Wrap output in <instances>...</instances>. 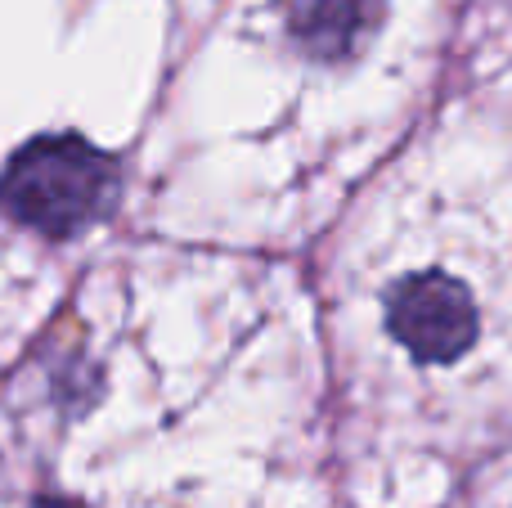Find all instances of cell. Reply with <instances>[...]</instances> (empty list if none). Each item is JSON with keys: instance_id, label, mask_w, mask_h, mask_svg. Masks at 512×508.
Returning a JSON list of instances; mask_svg holds the SVG:
<instances>
[{"instance_id": "1", "label": "cell", "mask_w": 512, "mask_h": 508, "mask_svg": "<svg viewBox=\"0 0 512 508\" xmlns=\"http://www.w3.org/2000/svg\"><path fill=\"white\" fill-rule=\"evenodd\" d=\"M328 347L364 473L512 504V77L463 95L355 212Z\"/></svg>"}, {"instance_id": "2", "label": "cell", "mask_w": 512, "mask_h": 508, "mask_svg": "<svg viewBox=\"0 0 512 508\" xmlns=\"http://www.w3.org/2000/svg\"><path fill=\"white\" fill-rule=\"evenodd\" d=\"M117 194L113 158L77 135H41L9 158L0 176V207L14 221L68 239L95 225Z\"/></svg>"}, {"instance_id": "3", "label": "cell", "mask_w": 512, "mask_h": 508, "mask_svg": "<svg viewBox=\"0 0 512 508\" xmlns=\"http://www.w3.org/2000/svg\"><path fill=\"white\" fill-rule=\"evenodd\" d=\"M36 508H72V504H59V500H41Z\"/></svg>"}, {"instance_id": "4", "label": "cell", "mask_w": 512, "mask_h": 508, "mask_svg": "<svg viewBox=\"0 0 512 508\" xmlns=\"http://www.w3.org/2000/svg\"><path fill=\"white\" fill-rule=\"evenodd\" d=\"M508 508H512V504H508Z\"/></svg>"}]
</instances>
